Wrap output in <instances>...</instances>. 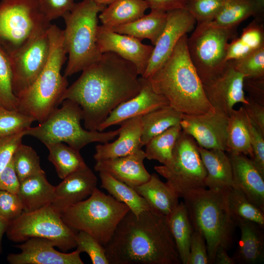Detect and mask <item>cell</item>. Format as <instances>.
Segmentation results:
<instances>
[{
  "label": "cell",
  "instance_id": "obj_1",
  "mask_svg": "<svg viewBox=\"0 0 264 264\" xmlns=\"http://www.w3.org/2000/svg\"><path fill=\"white\" fill-rule=\"evenodd\" d=\"M82 72L67 88L63 101L68 99L79 105L88 130L98 131L115 108L137 95L141 88L135 66L112 52L102 53Z\"/></svg>",
  "mask_w": 264,
  "mask_h": 264
},
{
  "label": "cell",
  "instance_id": "obj_2",
  "mask_svg": "<svg viewBox=\"0 0 264 264\" xmlns=\"http://www.w3.org/2000/svg\"><path fill=\"white\" fill-rule=\"evenodd\" d=\"M104 248L109 264L181 263L167 217L151 210L129 211Z\"/></svg>",
  "mask_w": 264,
  "mask_h": 264
},
{
  "label": "cell",
  "instance_id": "obj_3",
  "mask_svg": "<svg viewBox=\"0 0 264 264\" xmlns=\"http://www.w3.org/2000/svg\"><path fill=\"white\" fill-rule=\"evenodd\" d=\"M188 36L183 35L162 65L148 79L154 90L183 114L198 115L213 110L202 83L189 57Z\"/></svg>",
  "mask_w": 264,
  "mask_h": 264
},
{
  "label": "cell",
  "instance_id": "obj_4",
  "mask_svg": "<svg viewBox=\"0 0 264 264\" xmlns=\"http://www.w3.org/2000/svg\"><path fill=\"white\" fill-rule=\"evenodd\" d=\"M50 50L47 61L40 74L26 89L19 94L17 110L44 121L63 102L68 88L67 77L61 70L66 60L63 31L51 24L48 29Z\"/></svg>",
  "mask_w": 264,
  "mask_h": 264
},
{
  "label": "cell",
  "instance_id": "obj_5",
  "mask_svg": "<svg viewBox=\"0 0 264 264\" xmlns=\"http://www.w3.org/2000/svg\"><path fill=\"white\" fill-rule=\"evenodd\" d=\"M228 190L200 188L182 197L194 230L205 240L209 264H214L219 247L229 246L236 225L228 208Z\"/></svg>",
  "mask_w": 264,
  "mask_h": 264
},
{
  "label": "cell",
  "instance_id": "obj_6",
  "mask_svg": "<svg viewBox=\"0 0 264 264\" xmlns=\"http://www.w3.org/2000/svg\"><path fill=\"white\" fill-rule=\"evenodd\" d=\"M106 6L83 0L63 17L64 44L68 55L65 77L82 71L100 58L97 44L98 15Z\"/></svg>",
  "mask_w": 264,
  "mask_h": 264
},
{
  "label": "cell",
  "instance_id": "obj_7",
  "mask_svg": "<svg viewBox=\"0 0 264 264\" xmlns=\"http://www.w3.org/2000/svg\"><path fill=\"white\" fill-rule=\"evenodd\" d=\"M129 211L125 204L96 187L88 198L62 212L61 218L68 227L88 233L104 247Z\"/></svg>",
  "mask_w": 264,
  "mask_h": 264
},
{
  "label": "cell",
  "instance_id": "obj_8",
  "mask_svg": "<svg viewBox=\"0 0 264 264\" xmlns=\"http://www.w3.org/2000/svg\"><path fill=\"white\" fill-rule=\"evenodd\" d=\"M83 118V112L79 105L66 99L62 102L60 108L56 109L37 126L28 128L25 134L38 139L45 146L56 143H65L80 151L91 143L109 142L119 134V129L107 132L85 129L81 125Z\"/></svg>",
  "mask_w": 264,
  "mask_h": 264
},
{
  "label": "cell",
  "instance_id": "obj_9",
  "mask_svg": "<svg viewBox=\"0 0 264 264\" xmlns=\"http://www.w3.org/2000/svg\"><path fill=\"white\" fill-rule=\"evenodd\" d=\"M51 24L38 0H0V44L8 53Z\"/></svg>",
  "mask_w": 264,
  "mask_h": 264
},
{
  "label": "cell",
  "instance_id": "obj_10",
  "mask_svg": "<svg viewBox=\"0 0 264 264\" xmlns=\"http://www.w3.org/2000/svg\"><path fill=\"white\" fill-rule=\"evenodd\" d=\"M237 35V28L197 25L190 37H188L189 57L203 85L212 82L224 71L227 64L226 45Z\"/></svg>",
  "mask_w": 264,
  "mask_h": 264
},
{
  "label": "cell",
  "instance_id": "obj_11",
  "mask_svg": "<svg viewBox=\"0 0 264 264\" xmlns=\"http://www.w3.org/2000/svg\"><path fill=\"white\" fill-rule=\"evenodd\" d=\"M6 233L8 239L15 242L38 237L49 240L63 252L76 247L75 230L65 223L61 213L51 204L23 212L10 221Z\"/></svg>",
  "mask_w": 264,
  "mask_h": 264
},
{
  "label": "cell",
  "instance_id": "obj_12",
  "mask_svg": "<svg viewBox=\"0 0 264 264\" xmlns=\"http://www.w3.org/2000/svg\"><path fill=\"white\" fill-rule=\"evenodd\" d=\"M154 170L182 198L188 192L206 188V172L195 139L182 130L167 165L155 166Z\"/></svg>",
  "mask_w": 264,
  "mask_h": 264
},
{
  "label": "cell",
  "instance_id": "obj_13",
  "mask_svg": "<svg viewBox=\"0 0 264 264\" xmlns=\"http://www.w3.org/2000/svg\"><path fill=\"white\" fill-rule=\"evenodd\" d=\"M48 28L7 53L12 73L13 92L16 97L30 86L47 61L50 50Z\"/></svg>",
  "mask_w": 264,
  "mask_h": 264
},
{
  "label": "cell",
  "instance_id": "obj_14",
  "mask_svg": "<svg viewBox=\"0 0 264 264\" xmlns=\"http://www.w3.org/2000/svg\"><path fill=\"white\" fill-rule=\"evenodd\" d=\"M167 18L164 28L154 46L153 52L144 74L148 79L166 61L176 44L183 35L191 31L196 21L184 8L167 12Z\"/></svg>",
  "mask_w": 264,
  "mask_h": 264
},
{
  "label": "cell",
  "instance_id": "obj_15",
  "mask_svg": "<svg viewBox=\"0 0 264 264\" xmlns=\"http://www.w3.org/2000/svg\"><path fill=\"white\" fill-rule=\"evenodd\" d=\"M228 116L214 110L198 115L182 114V130L191 136L199 147L226 151Z\"/></svg>",
  "mask_w": 264,
  "mask_h": 264
},
{
  "label": "cell",
  "instance_id": "obj_16",
  "mask_svg": "<svg viewBox=\"0 0 264 264\" xmlns=\"http://www.w3.org/2000/svg\"><path fill=\"white\" fill-rule=\"evenodd\" d=\"M97 44L101 53H114L132 63L142 76L147 68L154 46L143 44L132 36L120 34L103 25H99Z\"/></svg>",
  "mask_w": 264,
  "mask_h": 264
},
{
  "label": "cell",
  "instance_id": "obj_17",
  "mask_svg": "<svg viewBox=\"0 0 264 264\" xmlns=\"http://www.w3.org/2000/svg\"><path fill=\"white\" fill-rule=\"evenodd\" d=\"M244 77L227 61L222 73L212 82L203 85L205 95L213 108L228 116L238 103L247 104L243 88Z\"/></svg>",
  "mask_w": 264,
  "mask_h": 264
},
{
  "label": "cell",
  "instance_id": "obj_18",
  "mask_svg": "<svg viewBox=\"0 0 264 264\" xmlns=\"http://www.w3.org/2000/svg\"><path fill=\"white\" fill-rule=\"evenodd\" d=\"M49 240L33 237L16 245L21 250L7 257L11 264H83L81 252L76 250L66 253L56 250Z\"/></svg>",
  "mask_w": 264,
  "mask_h": 264
},
{
  "label": "cell",
  "instance_id": "obj_19",
  "mask_svg": "<svg viewBox=\"0 0 264 264\" xmlns=\"http://www.w3.org/2000/svg\"><path fill=\"white\" fill-rule=\"evenodd\" d=\"M141 88L139 93L115 108L99 126L98 131L103 132L126 120L142 116L158 108L169 105L164 97L154 90L148 79L141 76Z\"/></svg>",
  "mask_w": 264,
  "mask_h": 264
},
{
  "label": "cell",
  "instance_id": "obj_20",
  "mask_svg": "<svg viewBox=\"0 0 264 264\" xmlns=\"http://www.w3.org/2000/svg\"><path fill=\"white\" fill-rule=\"evenodd\" d=\"M97 184V177L85 165L66 176L55 186L54 197L51 204L61 213L89 197Z\"/></svg>",
  "mask_w": 264,
  "mask_h": 264
},
{
  "label": "cell",
  "instance_id": "obj_21",
  "mask_svg": "<svg viewBox=\"0 0 264 264\" xmlns=\"http://www.w3.org/2000/svg\"><path fill=\"white\" fill-rule=\"evenodd\" d=\"M145 152L141 148L129 155L96 161L94 170L107 173L134 188L148 181L151 175L144 164Z\"/></svg>",
  "mask_w": 264,
  "mask_h": 264
},
{
  "label": "cell",
  "instance_id": "obj_22",
  "mask_svg": "<svg viewBox=\"0 0 264 264\" xmlns=\"http://www.w3.org/2000/svg\"><path fill=\"white\" fill-rule=\"evenodd\" d=\"M233 186L264 211V176L250 158L242 154H229Z\"/></svg>",
  "mask_w": 264,
  "mask_h": 264
},
{
  "label": "cell",
  "instance_id": "obj_23",
  "mask_svg": "<svg viewBox=\"0 0 264 264\" xmlns=\"http://www.w3.org/2000/svg\"><path fill=\"white\" fill-rule=\"evenodd\" d=\"M118 137L111 143L98 144L93 157L96 161L124 156L141 149V116L121 122Z\"/></svg>",
  "mask_w": 264,
  "mask_h": 264
},
{
  "label": "cell",
  "instance_id": "obj_24",
  "mask_svg": "<svg viewBox=\"0 0 264 264\" xmlns=\"http://www.w3.org/2000/svg\"><path fill=\"white\" fill-rule=\"evenodd\" d=\"M198 151L206 172L204 180L206 188L215 190H226L232 188V165L225 151L206 149L199 146Z\"/></svg>",
  "mask_w": 264,
  "mask_h": 264
},
{
  "label": "cell",
  "instance_id": "obj_25",
  "mask_svg": "<svg viewBox=\"0 0 264 264\" xmlns=\"http://www.w3.org/2000/svg\"><path fill=\"white\" fill-rule=\"evenodd\" d=\"M264 1L225 0L221 10L212 21L198 25L234 28L250 17L264 19Z\"/></svg>",
  "mask_w": 264,
  "mask_h": 264
},
{
  "label": "cell",
  "instance_id": "obj_26",
  "mask_svg": "<svg viewBox=\"0 0 264 264\" xmlns=\"http://www.w3.org/2000/svg\"><path fill=\"white\" fill-rule=\"evenodd\" d=\"M134 189L146 200L151 211L161 216L168 217L179 204L177 194L155 174Z\"/></svg>",
  "mask_w": 264,
  "mask_h": 264
},
{
  "label": "cell",
  "instance_id": "obj_27",
  "mask_svg": "<svg viewBox=\"0 0 264 264\" xmlns=\"http://www.w3.org/2000/svg\"><path fill=\"white\" fill-rule=\"evenodd\" d=\"M240 229L241 238L233 259L241 264H257L264 262V235L263 229L249 221L237 223Z\"/></svg>",
  "mask_w": 264,
  "mask_h": 264
},
{
  "label": "cell",
  "instance_id": "obj_28",
  "mask_svg": "<svg viewBox=\"0 0 264 264\" xmlns=\"http://www.w3.org/2000/svg\"><path fill=\"white\" fill-rule=\"evenodd\" d=\"M54 191L55 186L47 181L45 172L22 181L18 195L23 212H31L51 204Z\"/></svg>",
  "mask_w": 264,
  "mask_h": 264
},
{
  "label": "cell",
  "instance_id": "obj_29",
  "mask_svg": "<svg viewBox=\"0 0 264 264\" xmlns=\"http://www.w3.org/2000/svg\"><path fill=\"white\" fill-rule=\"evenodd\" d=\"M167 18L166 12L151 10L149 14H144L132 22L111 29L116 32L132 36L141 41L143 39H148L154 46L164 28Z\"/></svg>",
  "mask_w": 264,
  "mask_h": 264
},
{
  "label": "cell",
  "instance_id": "obj_30",
  "mask_svg": "<svg viewBox=\"0 0 264 264\" xmlns=\"http://www.w3.org/2000/svg\"><path fill=\"white\" fill-rule=\"evenodd\" d=\"M148 8L145 0H114L99 13L98 19L102 25L111 28L135 21Z\"/></svg>",
  "mask_w": 264,
  "mask_h": 264
},
{
  "label": "cell",
  "instance_id": "obj_31",
  "mask_svg": "<svg viewBox=\"0 0 264 264\" xmlns=\"http://www.w3.org/2000/svg\"><path fill=\"white\" fill-rule=\"evenodd\" d=\"M262 19L254 18L242 31L241 36L228 43L226 61L242 58L264 46V27Z\"/></svg>",
  "mask_w": 264,
  "mask_h": 264
},
{
  "label": "cell",
  "instance_id": "obj_32",
  "mask_svg": "<svg viewBox=\"0 0 264 264\" xmlns=\"http://www.w3.org/2000/svg\"><path fill=\"white\" fill-rule=\"evenodd\" d=\"M167 220L181 263L187 264L194 228L183 202L179 203L173 211L167 217Z\"/></svg>",
  "mask_w": 264,
  "mask_h": 264
},
{
  "label": "cell",
  "instance_id": "obj_33",
  "mask_svg": "<svg viewBox=\"0 0 264 264\" xmlns=\"http://www.w3.org/2000/svg\"><path fill=\"white\" fill-rule=\"evenodd\" d=\"M182 114L170 105H167L141 116L142 127L141 148L154 136L179 124Z\"/></svg>",
  "mask_w": 264,
  "mask_h": 264
},
{
  "label": "cell",
  "instance_id": "obj_34",
  "mask_svg": "<svg viewBox=\"0 0 264 264\" xmlns=\"http://www.w3.org/2000/svg\"><path fill=\"white\" fill-rule=\"evenodd\" d=\"M252 156V149L242 106L233 110L228 117L226 151Z\"/></svg>",
  "mask_w": 264,
  "mask_h": 264
},
{
  "label": "cell",
  "instance_id": "obj_35",
  "mask_svg": "<svg viewBox=\"0 0 264 264\" xmlns=\"http://www.w3.org/2000/svg\"><path fill=\"white\" fill-rule=\"evenodd\" d=\"M101 187L117 201L125 204L130 211L136 215L150 210L146 200L133 188L121 182L109 174L99 172Z\"/></svg>",
  "mask_w": 264,
  "mask_h": 264
},
{
  "label": "cell",
  "instance_id": "obj_36",
  "mask_svg": "<svg viewBox=\"0 0 264 264\" xmlns=\"http://www.w3.org/2000/svg\"><path fill=\"white\" fill-rule=\"evenodd\" d=\"M228 204L231 215L237 223L249 221L264 227V211L251 202L239 189L233 186L228 190Z\"/></svg>",
  "mask_w": 264,
  "mask_h": 264
},
{
  "label": "cell",
  "instance_id": "obj_37",
  "mask_svg": "<svg viewBox=\"0 0 264 264\" xmlns=\"http://www.w3.org/2000/svg\"><path fill=\"white\" fill-rule=\"evenodd\" d=\"M46 147L49 151L48 159L53 164L58 176L62 179L86 165L80 151L63 143H56Z\"/></svg>",
  "mask_w": 264,
  "mask_h": 264
},
{
  "label": "cell",
  "instance_id": "obj_38",
  "mask_svg": "<svg viewBox=\"0 0 264 264\" xmlns=\"http://www.w3.org/2000/svg\"><path fill=\"white\" fill-rule=\"evenodd\" d=\"M181 131V127L178 124L151 139L145 145L146 158L156 160L162 165L168 164Z\"/></svg>",
  "mask_w": 264,
  "mask_h": 264
},
{
  "label": "cell",
  "instance_id": "obj_39",
  "mask_svg": "<svg viewBox=\"0 0 264 264\" xmlns=\"http://www.w3.org/2000/svg\"><path fill=\"white\" fill-rule=\"evenodd\" d=\"M12 161L21 182L44 173L40 165V157L36 152L31 147L22 143L15 150Z\"/></svg>",
  "mask_w": 264,
  "mask_h": 264
},
{
  "label": "cell",
  "instance_id": "obj_40",
  "mask_svg": "<svg viewBox=\"0 0 264 264\" xmlns=\"http://www.w3.org/2000/svg\"><path fill=\"white\" fill-rule=\"evenodd\" d=\"M0 105L8 110H17L18 99L12 86V73L7 53L0 44Z\"/></svg>",
  "mask_w": 264,
  "mask_h": 264
},
{
  "label": "cell",
  "instance_id": "obj_41",
  "mask_svg": "<svg viewBox=\"0 0 264 264\" xmlns=\"http://www.w3.org/2000/svg\"><path fill=\"white\" fill-rule=\"evenodd\" d=\"M35 120L18 110H0V137L15 134L31 127Z\"/></svg>",
  "mask_w": 264,
  "mask_h": 264
},
{
  "label": "cell",
  "instance_id": "obj_42",
  "mask_svg": "<svg viewBox=\"0 0 264 264\" xmlns=\"http://www.w3.org/2000/svg\"><path fill=\"white\" fill-rule=\"evenodd\" d=\"M225 0H186L185 8L198 24L209 22L216 17Z\"/></svg>",
  "mask_w": 264,
  "mask_h": 264
},
{
  "label": "cell",
  "instance_id": "obj_43",
  "mask_svg": "<svg viewBox=\"0 0 264 264\" xmlns=\"http://www.w3.org/2000/svg\"><path fill=\"white\" fill-rule=\"evenodd\" d=\"M231 61L244 78H264V46L242 58Z\"/></svg>",
  "mask_w": 264,
  "mask_h": 264
},
{
  "label": "cell",
  "instance_id": "obj_44",
  "mask_svg": "<svg viewBox=\"0 0 264 264\" xmlns=\"http://www.w3.org/2000/svg\"><path fill=\"white\" fill-rule=\"evenodd\" d=\"M77 250L86 252L93 264H109L104 247L88 233L80 231L76 235Z\"/></svg>",
  "mask_w": 264,
  "mask_h": 264
},
{
  "label": "cell",
  "instance_id": "obj_45",
  "mask_svg": "<svg viewBox=\"0 0 264 264\" xmlns=\"http://www.w3.org/2000/svg\"><path fill=\"white\" fill-rule=\"evenodd\" d=\"M244 116L252 149V156L250 158L264 176V134L251 121L244 110Z\"/></svg>",
  "mask_w": 264,
  "mask_h": 264
},
{
  "label": "cell",
  "instance_id": "obj_46",
  "mask_svg": "<svg viewBox=\"0 0 264 264\" xmlns=\"http://www.w3.org/2000/svg\"><path fill=\"white\" fill-rule=\"evenodd\" d=\"M23 212V205L18 194L0 190V216L11 221Z\"/></svg>",
  "mask_w": 264,
  "mask_h": 264
},
{
  "label": "cell",
  "instance_id": "obj_47",
  "mask_svg": "<svg viewBox=\"0 0 264 264\" xmlns=\"http://www.w3.org/2000/svg\"><path fill=\"white\" fill-rule=\"evenodd\" d=\"M205 240L202 235L194 230L190 245L187 264H209Z\"/></svg>",
  "mask_w": 264,
  "mask_h": 264
},
{
  "label": "cell",
  "instance_id": "obj_48",
  "mask_svg": "<svg viewBox=\"0 0 264 264\" xmlns=\"http://www.w3.org/2000/svg\"><path fill=\"white\" fill-rule=\"evenodd\" d=\"M25 131L0 137V175L11 160L17 147L22 143Z\"/></svg>",
  "mask_w": 264,
  "mask_h": 264
},
{
  "label": "cell",
  "instance_id": "obj_49",
  "mask_svg": "<svg viewBox=\"0 0 264 264\" xmlns=\"http://www.w3.org/2000/svg\"><path fill=\"white\" fill-rule=\"evenodd\" d=\"M47 19L52 20L63 18L73 7L74 0H38Z\"/></svg>",
  "mask_w": 264,
  "mask_h": 264
},
{
  "label": "cell",
  "instance_id": "obj_50",
  "mask_svg": "<svg viewBox=\"0 0 264 264\" xmlns=\"http://www.w3.org/2000/svg\"><path fill=\"white\" fill-rule=\"evenodd\" d=\"M20 185L21 181L11 159L0 175V190L18 194Z\"/></svg>",
  "mask_w": 264,
  "mask_h": 264
},
{
  "label": "cell",
  "instance_id": "obj_51",
  "mask_svg": "<svg viewBox=\"0 0 264 264\" xmlns=\"http://www.w3.org/2000/svg\"><path fill=\"white\" fill-rule=\"evenodd\" d=\"M248 103L242 107L251 121L264 134V105L246 97Z\"/></svg>",
  "mask_w": 264,
  "mask_h": 264
},
{
  "label": "cell",
  "instance_id": "obj_52",
  "mask_svg": "<svg viewBox=\"0 0 264 264\" xmlns=\"http://www.w3.org/2000/svg\"><path fill=\"white\" fill-rule=\"evenodd\" d=\"M244 90H246L252 100L264 105V78H244Z\"/></svg>",
  "mask_w": 264,
  "mask_h": 264
},
{
  "label": "cell",
  "instance_id": "obj_53",
  "mask_svg": "<svg viewBox=\"0 0 264 264\" xmlns=\"http://www.w3.org/2000/svg\"><path fill=\"white\" fill-rule=\"evenodd\" d=\"M149 8L168 12L172 10L185 8L186 0H145Z\"/></svg>",
  "mask_w": 264,
  "mask_h": 264
},
{
  "label": "cell",
  "instance_id": "obj_54",
  "mask_svg": "<svg viewBox=\"0 0 264 264\" xmlns=\"http://www.w3.org/2000/svg\"><path fill=\"white\" fill-rule=\"evenodd\" d=\"M214 264H234L233 258L230 257L227 253V249L223 247H219L216 253Z\"/></svg>",
  "mask_w": 264,
  "mask_h": 264
},
{
  "label": "cell",
  "instance_id": "obj_55",
  "mask_svg": "<svg viewBox=\"0 0 264 264\" xmlns=\"http://www.w3.org/2000/svg\"><path fill=\"white\" fill-rule=\"evenodd\" d=\"M10 221L0 216V254L2 251V240L3 234L6 233Z\"/></svg>",
  "mask_w": 264,
  "mask_h": 264
},
{
  "label": "cell",
  "instance_id": "obj_56",
  "mask_svg": "<svg viewBox=\"0 0 264 264\" xmlns=\"http://www.w3.org/2000/svg\"><path fill=\"white\" fill-rule=\"evenodd\" d=\"M91 0L98 4L107 6L108 4H109L110 3H111L112 1H113L114 0Z\"/></svg>",
  "mask_w": 264,
  "mask_h": 264
},
{
  "label": "cell",
  "instance_id": "obj_57",
  "mask_svg": "<svg viewBox=\"0 0 264 264\" xmlns=\"http://www.w3.org/2000/svg\"><path fill=\"white\" fill-rule=\"evenodd\" d=\"M3 109L4 108L0 105V110Z\"/></svg>",
  "mask_w": 264,
  "mask_h": 264
},
{
  "label": "cell",
  "instance_id": "obj_58",
  "mask_svg": "<svg viewBox=\"0 0 264 264\" xmlns=\"http://www.w3.org/2000/svg\"><path fill=\"white\" fill-rule=\"evenodd\" d=\"M263 0V1H264V0Z\"/></svg>",
  "mask_w": 264,
  "mask_h": 264
}]
</instances>
